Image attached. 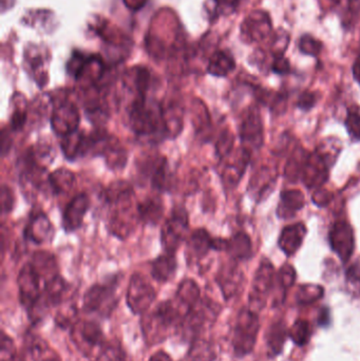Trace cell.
Masks as SVG:
<instances>
[{"instance_id":"18","label":"cell","mask_w":360,"mask_h":361,"mask_svg":"<svg viewBox=\"0 0 360 361\" xmlns=\"http://www.w3.org/2000/svg\"><path fill=\"white\" fill-rule=\"evenodd\" d=\"M122 82L125 90L132 97L130 105L147 99L146 97L149 89L150 73L145 68L135 67L128 70L123 76Z\"/></svg>"},{"instance_id":"47","label":"cell","mask_w":360,"mask_h":361,"mask_svg":"<svg viewBox=\"0 0 360 361\" xmlns=\"http://www.w3.org/2000/svg\"><path fill=\"white\" fill-rule=\"evenodd\" d=\"M306 156L308 154H304L302 149L296 150L295 154H293L291 160L287 163V169H285V177L287 179L292 180L293 182H295V180L299 179Z\"/></svg>"},{"instance_id":"50","label":"cell","mask_w":360,"mask_h":361,"mask_svg":"<svg viewBox=\"0 0 360 361\" xmlns=\"http://www.w3.org/2000/svg\"><path fill=\"white\" fill-rule=\"evenodd\" d=\"M0 361H17V348L14 341L4 331L1 332Z\"/></svg>"},{"instance_id":"28","label":"cell","mask_w":360,"mask_h":361,"mask_svg":"<svg viewBox=\"0 0 360 361\" xmlns=\"http://www.w3.org/2000/svg\"><path fill=\"white\" fill-rule=\"evenodd\" d=\"M44 302L49 307H59L68 301L70 286L61 275L54 276L44 282Z\"/></svg>"},{"instance_id":"57","label":"cell","mask_w":360,"mask_h":361,"mask_svg":"<svg viewBox=\"0 0 360 361\" xmlns=\"http://www.w3.org/2000/svg\"><path fill=\"white\" fill-rule=\"evenodd\" d=\"M13 140L8 133V129L4 128L1 131V154L6 157V154L10 152L12 148Z\"/></svg>"},{"instance_id":"24","label":"cell","mask_w":360,"mask_h":361,"mask_svg":"<svg viewBox=\"0 0 360 361\" xmlns=\"http://www.w3.org/2000/svg\"><path fill=\"white\" fill-rule=\"evenodd\" d=\"M53 237H54V228L46 214L44 212L34 214L25 226V240L40 245L51 241Z\"/></svg>"},{"instance_id":"4","label":"cell","mask_w":360,"mask_h":361,"mask_svg":"<svg viewBox=\"0 0 360 361\" xmlns=\"http://www.w3.org/2000/svg\"><path fill=\"white\" fill-rule=\"evenodd\" d=\"M42 276L31 262L21 267L17 277L19 302L33 322H39L48 309L42 299Z\"/></svg>"},{"instance_id":"38","label":"cell","mask_w":360,"mask_h":361,"mask_svg":"<svg viewBox=\"0 0 360 361\" xmlns=\"http://www.w3.org/2000/svg\"><path fill=\"white\" fill-rule=\"evenodd\" d=\"M29 108L23 94H15L12 99V114L10 116V129L21 131L29 120Z\"/></svg>"},{"instance_id":"60","label":"cell","mask_w":360,"mask_h":361,"mask_svg":"<svg viewBox=\"0 0 360 361\" xmlns=\"http://www.w3.org/2000/svg\"><path fill=\"white\" fill-rule=\"evenodd\" d=\"M216 1H217L218 6H224L225 8H232L238 6L240 0H216Z\"/></svg>"},{"instance_id":"34","label":"cell","mask_w":360,"mask_h":361,"mask_svg":"<svg viewBox=\"0 0 360 361\" xmlns=\"http://www.w3.org/2000/svg\"><path fill=\"white\" fill-rule=\"evenodd\" d=\"M287 331L285 322H274L266 334V350L268 357L274 358L280 355L287 341Z\"/></svg>"},{"instance_id":"12","label":"cell","mask_w":360,"mask_h":361,"mask_svg":"<svg viewBox=\"0 0 360 361\" xmlns=\"http://www.w3.org/2000/svg\"><path fill=\"white\" fill-rule=\"evenodd\" d=\"M275 283V269L270 261L262 260L259 269H257L251 293L249 296V307L259 314L266 307L268 295Z\"/></svg>"},{"instance_id":"7","label":"cell","mask_w":360,"mask_h":361,"mask_svg":"<svg viewBox=\"0 0 360 361\" xmlns=\"http://www.w3.org/2000/svg\"><path fill=\"white\" fill-rule=\"evenodd\" d=\"M259 315L249 307H243L237 316L232 334V349L237 357H245L255 349L259 333Z\"/></svg>"},{"instance_id":"46","label":"cell","mask_w":360,"mask_h":361,"mask_svg":"<svg viewBox=\"0 0 360 361\" xmlns=\"http://www.w3.org/2000/svg\"><path fill=\"white\" fill-rule=\"evenodd\" d=\"M342 149V143L338 140L327 139L319 145L316 152L323 157V160L328 163V165L332 167L335 165Z\"/></svg>"},{"instance_id":"31","label":"cell","mask_w":360,"mask_h":361,"mask_svg":"<svg viewBox=\"0 0 360 361\" xmlns=\"http://www.w3.org/2000/svg\"><path fill=\"white\" fill-rule=\"evenodd\" d=\"M306 204L302 191L297 189L285 190L280 195V203L277 209V216L281 219H290L295 216L296 212L302 210Z\"/></svg>"},{"instance_id":"15","label":"cell","mask_w":360,"mask_h":361,"mask_svg":"<svg viewBox=\"0 0 360 361\" xmlns=\"http://www.w3.org/2000/svg\"><path fill=\"white\" fill-rule=\"evenodd\" d=\"M240 140L247 149H259L263 145V124L259 109L249 108L240 125Z\"/></svg>"},{"instance_id":"58","label":"cell","mask_w":360,"mask_h":361,"mask_svg":"<svg viewBox=\"0 0 360 361\" xmlns=\"http://www.w3.org/2000/svg\"><path fill=\"white\" fill-rule=\"evenodd\" d=\"M330 310L328 307H323L321 311V315H319L318 322L321 326H328L330 324Z\"/></svg>"},{"instance_id":"59","label":"cell","mask_w":360,"mask_h":361,"mask_svg":"<svg viewBox=\"0 0 360 361\" xmlns=\"http://www.w3.org/2000/svg\"><path fill=\"white\" fill-rule=\"evenodd\" d=\"M148 361H173L171 356L167 352L158 351L154 353Z\"/></svg>"},{"instance_id":"32","label":"cell","mask_w":360,"mask_h":361,"mask_svg":"<svg viewBox=\"0 0 360 361\" xmlns=\"http://www.w3.org/2000/svg\"><path fill=\"white\" fill-rule=\"evenodd\" d=\"M165 133L167 139H175L183 130V110L179 104L170 103L162 105Z\"/></svg>"},{"instance_id":"37","label":"cell","mask_w":360,"mask_h":361,"mask_svg":"<svg viewBox=\"0 0 360 361\" xmlns=\"http://www.w3.org/2000/svg\"><path fill=\"white\" fill-rule=\"evenodd\" d=\"M236 68V61L230 53L225 51L216 52L209 61L207 71L217 78H225Z\"/></svg>"},{"instance_id":"33","label":"cell","mask_w":360,"mask_h":361,"mask_svg":"<svg viewBox=\"0 0 360 361\" xmlns=\"http://www.w3.org/2000/svg\"><path fill=\"white\" fill-rule=\"evenodd\" d=\"M139 214L142 222L156 226L161 222L164 214L162 199L156 195L146 197L139 203Z\"/></svg>"},{"instance_id":"11","label":"cell","mask_w":360,"mask_h":361,"mask_svg":"<svg viewBox=\"0 0 360 361\" xmlns=\"http://www.w3.org/2000/svg\"><path fill=\"white\" fill-rule=\"evenodd\" d=\"M156 299V292L149 280L142 274H133L126 293V302L131 313L144 315L149 311Z\"/></svg>"},{"instance_id":"36","label":"cell","mask_w":360,"mask_h":361,"mask_svg":"<svg viewBox=\"0 0 360 361\" xmlns=\"http://www.w3.org/2000/svg\"><path fill=\"white\" fill-rule=\"evenodd\" d=\"M75 176L67 169H58L49 175L48 182L54 195L70 192L75 185Z\"/></svg>"},{"instance_id":"53","label":"cell","mask_w":360,"mask_h":361,"mask_svg":"<svg viewBox=\"0 0 360 361\" xmlns=\"http://www.w3.org/2000/svg\"><path fill=\"white\" fill-rule=\"evenodd\" d=\"M317 104V95L316 93L312 92V91H304L300 94L299 99L297 102L298 109L302 110L304 112H309L316 106Z\"/></svg>"},{"instance_id":"43","label":"cell","mask_w":360,"mask_h":361,"mask_svg":"<svg viewBox=\"0 0 360 361\" xmlns=\"http://www.w3.org/2000/svg\"><path fill=\"white\" fill-rule=\"evenodd\" d=\"M325 295V288L317 284H304L298 288L296 300L299 305H312L321 300Z\"/></svg>"},{"instance_id":"63","label":"cell","mask_w":360,"mask_h":361,"mask_svg":"<svg viewBox=\"0 0 360 361\" xmlns=\"http://www.w3.org/2000/svg\"><path fill=\"white\" fill-rule=\"evenodd\" d=\"M340 0H321V6H325V8H330V6H335Z\"/></svg>"},{"instance_id":"25","label":"cell","mask_w":360,"mask_h":361,"mask_svg":"<svg viewBox=\"0 0 360 361\" xmlns=\"http://www.w3.org/2000/svg\"><path fill=\"white\" fill-rule=\"evenodd\" d=\"M216 280L224 299L228 301L234 298L240 290L243 283V274L236 264L230 263L222 267Z\"/></svg>"},{"instance_id":"35","label":"cell","mask_w":360,"mask_h":361,"mask_svg":"<svg viewBox=\"0 0 360 361\" xmlns=\"http://www.w3.org/2000/svg\"><path fill=\"white\" fill-rule=\"evenodd\" d=\"M251 238L244 233H237L230 239H228L226 252L234 260H249L253 255Z\"/></svg>"},{"instance_id":"61","label":"cell","mask_w":360,"mask_h":361,"mask_svg":"<svg viewBox=\"0 0 360 361\" xmlns=\"http://www.w3.org/2000/svg\"><path fill=\"white\" fill-rule=\"evenodd\" d=\"M353 76H354V80L360 85V61H356L353 66Z\"/></svg>"},{"instance_id":"52","label":"cell","mask_w":360,"mask_h":361,"mask_svg":"<svg viewBox=\"0 0 360 361\" xmlns=\"http://www.w3.org/2000/svg\"><path fill=\"white\" fill-rule=\"evenodd\" d=\"M323 44L311 35H304L299 40L300 52L310 56L317 57L323 50Z\"/></svg>"},{"instance_id":"48","label":"cell","mask_w":360,"mask_h":361,"mask_svg":"<svg viewBox=\"0 0 360 361\" xmlns=\"http://www.w3.org/2000/svg\"><path fill=\"white\" fill-rule=\"evenodd\" d=\"M347 288L353 295H360V258L352 263L346 271Z\"/></svg>"},{"instance_id":"20","label":"cell","mask_w":360,"mask_h":361,"mask_svg":"<svg viewBox=\"0 0 360 361\" xmlns=\"http://www.w3.org/2000/svg\"><path fill=\"white\" fill-rule=\"evenodd\" d=\"M90 208V197L87 193H78L66 207L63 214V227L67 233H72L82 225L85 216Z\"/></svg>"},{"instance_id":"1","label":"cell","mask_w":360,"mask_h":361,"mask_svg":"<svg viewBox=\"0 0 360 361\" xmlns=\"http://www.w3.org/2000/svg\"><path fill=\"white\" fill-rule=\"evenodd\" d=\"M104 197L111 207L108 220L110 233L118 239H126L141 221L132 186L125 180L112 183L106 189Z\"/></svg>"},{"instance_id":"41","label":"cell","mask_w":360,"mask_h":361,"mask_svg":"<svg viewBox=\"0 0 360 361\" xmlns=\"http://www.w3.org/2000/svg\"><path fill=\"white\" fill-rule=\"evenodd\" d=\"M91 361H127V356L118 341H108Z\"/></svg>"},{"instance_id":"45","label":"cell","mask_w":360,"mask_h":361,"mask_svg":"<svg viewBox=\"0 0 360 361\" xmlns=\"http://www.w3.org/2000/svg\"><path fill=\"white\" fill-rule=\"evenodd\" d=\"M296 277L295 269L290 264L283 265L277 274L276 282L280 292V305L285 301L287 290L295 283Z\"/></svg>"},{"instance_id":"8","label":"cell","mask_w":360,"mask_h":361,"mask_svg":"<svg viewBox=\"0 0 360 361\" xmlns=\"http://www.w3.org/2000/svg\"><path fill=\"white\" fill-rule=\"evenodd\" d=\"M70 336L78 351L90 361L108 341L101 326L95 320H77L70 329Z\"/></svg>"},{"instance_id":"22","label":"cell","mask_w":360,"mask_h":361,"mask_svg":"<svg viewBox=\"0 0 360 361\" xmlns=\"http://www.w3.org/2000/svg\"><path fill=\"white\" fill-rule=\"evenodd\" d=\"M213 238L204 228H198L190 235L186 243V257L190 264H197L213 250Z\"/></svg>"},{"instance_id":"27","label":"cell","mask_w":360,"mask_h":361,"mask_svg":"<svg viewBox=\"0 0 360 361\" xmlns=\"http://www.w3.org/2000/svg\"><path fill=\"white\" fill-rule=\"evenodd\" d=\"M61 149L67 160L75 161L90 152L88 135L75 131L71 135L61 137Z\"/></svg>"},{"instance_id":"54","label":"cell","mask_w":360,"mask_h":361,"mask_svg":"<svg viewBox=\"0 0 360 361\" xmlns=\"http://www.w3.org/2000/svg\"><path fill=\"white\" fill-rule=\"evenodd\" d=\"M15 206V195L13 192L12 188L2 185L1 187V207L2 214H10Z\"/></svg>"},{"instance_id":"3","label":"cell","mask_w":360,"mask_h":361,"mask_svg":"<svg viewBox=\"0 0 360 361\" xmlns=\"http://www.w3.org/2000/svg\"><path fill=\"white\" fill-rule=\"evenodd\" d=\"M129 125L137 137L150 142L166 137L162 105L148 102H137L128 107Z\"/></svg>"},{"instance_id":"26","label":"cell","mask_w":360,"mask_h":361,"mask_svg":"<svg viewBox=\"0 0 360 361\" xmlns=\"http://www.w3.org/2000/svg\"><path fill=\"white\" fill-rule=\"evenodd\" d=\"M306 233H308V228L304 223L287 225L279 235V248L285 252V256H294L302 247Z\"/></svg>"},{"instance_id":"29","label":"cell","mask_w":360,"mask_h":361,"mask_svg":"<svg viewBox=\"0 0 360 361\" xmlns=\"http://www.w3.org/2000/svg\"><path fill=\"white\" fill-rule=\"evenodd\" d=\"M101 157H103L106 164L111 171H122L126 166L127 161H128V152L120 143V140L110 137Z\"/></svg>"},{"instance_id":"6","label":"cell","mask_w":360,"mask_h":361,"mask_svg":"<svg viewBox=\"0 0 360 361\" xmlns=\"http://www.w3.org/2000/svg\"><path fill=\"white\" fill-rule=\"evenodd\" d=\"M221 307L209 298H201L198 305L188 313L180 324L178 332L184 341H192L202 337L203 333L213 326L219 316Z\"/></svg>"},{"instance_id":"13","label":"cell","mask_w":360,"mask_h":361,"mask_svg":"<svg viewBox=\"0 0 360 361\" xmlns=\"http://www.w3.org/2000/svg\"><path fill=\"white\" fill-rule=\"evenodd\" d=\"M331 250L342 263H347L355 250V235L353 227L346 221H337L332 225L328 235Z\"/></svg>"},{"instance_id":"39","label":"cell","mask_w":360,"mask_h":361,"mask_svg":"<svg viewBox=\"0 0 360 361\" xmlns=\"http://www.w3.org/2000/svg\"><path fill=\"white\" fill-rule=\"evenodd\" d=\"M217 357L215 348L203 337L190 343L187 353L180 361H213Z\"/></svg>"},{"instance_id":"16","label":"cell","mask_w":360,"mask_h":361,"mask_svg":"<svg viewBox=\"0 0 360 361\" xmlns=\"http://www.w3.org/2000/svg\"><path fill=\"white\" fill-rule=\"evenodd\" d=\"M331 167L317 152L306 156L302 169L300 179L309 189H318L328 182Z\"/></svg>"},{"instance_id":"17","label":"cell","mask_w":360,"mask_h":361,"mask_svg":"<svg viewBox=\"0 0 360 361\" xmlns=\"http://www.w3.org/2000/svg\"><path fill=\"white\" fill-rule=\"evenodd\" d=\"M139 165L142 173L150 180L156 190H168L171 185V176L165 157H152L143 160Z\"/></svg>"},{"instance_id":"30","label":"cell","mask_w":360,"mask_h":361,"mask_svg":"<svg viewBox=\"0 0 360 361\" xmlns=\"http://www.w3.org/2000/svg\"><path fill=\"white\" fill-rule=\"evenodd\" d=\"M178 262L175 254L166 252L154 259L151 262V276L156 281L166 283L175 278Z\"/></svg>"},{"instance_id":"19","label":"cell","mask_w":360,"mask_h":361,"mask_svg":"<svg viewBox=\"0 0 360 361\" xmlns=\"http://www.w3.org/2000/svg\"><path fill=\"white\" fill-rule=\"evenodd\" d=\"M200 300L201 290L199 284L190 278L182 280L173 298V303L181 315L182 322Z\"/></svg>"},{"instance_id":"56","label":"cell","mask_w":360,"mask_h":361,"mask_svg":"<svg viewBox=\"0 0 360 361\" xmlns=\"http://www.w3.org/2000/svg\"><path fill=\"white\" fill-rule=\"evenodd\" d=\"M312 200L313 203L318 206V207H325L333 200V193L325 190V189L318 188L316 189L314 195H313Z\"/></svg>"},{"instance_id":"14","label":"cell","mask_w":360,"mask_h":361,"mask_svg":"<svg viewBox=\"0 0 360 361\" xmlns=\"http://www.w3.org/2000/svg\"><path fill=\"white\" fill-rule=\"evenodd\" d=\"M272 31L270 15L261 10L252 12L241 25V36L249 44L263 42L272 34Z\"/></svg>"},{"instance_id":"9","label":"cell","mask_w":360,"mask_h":361,"mask_svg":"<svg viewBox=\"0 0 360 361\" xmlns=\"http://www.w3.org/2000/svg\"><path fill=\"white\" fill-rule=\"evenodd\" d=\"M52 111H51V126L55 135L63 137L78 130L80 114L77 105L63 93L51 97Z\"/></svg>"},{"instance_id":"51","label":"cell","mask_w":360,"mask_h":361,"mask_svg":"<svg viewBox=\"0 0 360 361\" xmlns=\"http://www.w3.org/2000/svg\"><path fill=\"white\" fill-rule=\"evenodd\" d=\"M345 127L353 142H360V114L349 109L347 114Z\"/></svg>"},{"instance_id":"42","label":"cell","mask_w":360,"mask_h":361,"mask_svg":"<svg viewBox=\"0 0 360 361\" xmlns=\"http://www.w3.org/2000/svg\"><path fill=\"white\" fill-rule=\"evenodd\" d=\"M192 122L199 133H205L207 129L211 128V120L209 110L204 103L200 99L192 102Z\"/></svg>"},{"instance_id":"10","label":"cell","mask_w":360,"mask_h":361,"mask_svg":"<svg viewBox=\"0 0 360 361\" xmlns=\"http://www.w3.org/2000/svg\"><path fill=\"white\" fill-rule=\"evenodd\" d=\"M190 228V216L183 207H175L161 231V243L165 252L175 254Z\"/></svg>"},{"instance_id":"5","label":"cell","mask_w":360,"mask_h":361,"mask_svg":"<svg viewBox=\"0 0 360 361\" xmlns=\"http://www.w3.org/2000/svg\"><path fill=\"white\" fill-rule=\"evenodd\" d=\"M118 288L120 278L118 276L110 278L107 281L93 284L85 293L82 311L87 315H97L103 319L111 317L120 302Z\"/></svg>"},{"instance_id":"44","label":"cell","mask_w":360,"mask_h":361,"mask_svg":"<svg viewBox=\"0 0 360 361\" xmlns=\"http://www.w3.org/2000/svg\"><path fill=\"white\" fill-rule=\"evenodd\" d=\"M312 335L310 324L306 320L298 319L292 326L289 332L290 338L298 347H304L308 345Z\"/></svg>"},{"instance_id":"62","label":"cell","mask_w":360,"mask_h":361,"mask_svg":"<svg viewBox=\"0 0 360 361\" xmlns=\"http://www.w3.org/2000/svg\"><path fill=\"white\" fill-rule=\"evenodd\" d=\"M126 4L131 6V8H139V6H143L146 0H125Z\"/></svg>"},{"instance_id":"49","label":"cell","mask_w":360,"mask_h":361,"mask_svg":"<svg viewBox=\"0 0 360 361\" xmlns=\"http://www.w3.org/2000/svg\"><path fill=\"white\" fill-rule=\"evenodd\" d=\"M235 137L230 130H224L216 143V152L221 160L228 158L234 148Z\"/></svg>"},{"instance_id":"21","label":"cell","mask_w":360,"mask_h":361,"mask_svg":"<svg viewBox=\"0 0 360 361\" xmlns=\"http://www.w3.org/2000/svg\"><path fill=\"white\" fill-rule=\"evenodd\" d=\"M18 361H61V356L38 336L27 337Z\"/></svg>"},{"instance_id":"40","label":"cell","mask_w":360,"mask_h":361,"mask_svg":"<svg viewBox=\"0 0 360 361\" xmlns=\"http://www.w3.org/2000/svg\"><path fill=\"white\" fill-rule=\"evenodd\" d=\"M31 263L37 269L39 275L42 276V279H44V282L54 277V276L58 275L56 261H55L54 257L49 252H35Z\"/></svg>"},{"instance_id":"2","label":"cell","mask_w":360,"mask_h":361,"mask_svg":"<svg viewBox=\"0 0 360 361\" xmlns=\"http://www.w3.org/2000/svg\"><path fill=\"white\" fill-rule=\"evenodd\" d=\"M181 324V315L173 299L163 301L142 317V334L146 345L151 347L163 343L173 333L178 332Z\"/></svg>"},{"instance_id":"55","label":"cell","mask_w":360,"mask_h":361,"mask_svg":"<svg viewBox=\"0 0 360 361\" xmlns=\"http://www.w3.org/2000/svg\"><path fill=\"white\" fill-rule=\"evenodd\" d=\"M272 71L279 75H285L291 72V65L290 61L283 56V54L275 55L274 61H273Z\"/></svg>"},{"instance_id":"23","label":"cell","mask_w":360,"mask_h":361,"mask_svg":"<svg viewBox=\"0 0 360 361\" xmlns=\"http://www.w3.org/2000/svg\"><path fill=\"white\" fill-rule=\"evenodd\" d=\"M251 160V152L247 148H240L232 159L228 160V164L222 171V180L228 188H234L242 179L245 169Z\"/></svg>"}]
</instances>
